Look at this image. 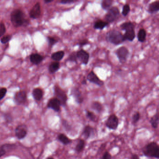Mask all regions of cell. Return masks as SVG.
I'll use <instances>...</instances> for the list:
<instances>
[{"label": "cell", "instance_id": "6da1fadb", "mask_svg": "<svg viewBox=\"0 0 159 159\" xmlns=\"http://www.w3.org/2000/svg\"><path fill=\"white\" fill-rule=\"evenodd\" d=\"M145 156L159 159V146L155 142H151L147 144L142 149Z\"/></svg>", "mask_w": 159, "mask_h": 159}, {"label": "cell", "instance_id": "7a4b0ae2", "mask_svg": "<svg viewBox=\"0 0 159 159\" xmlns=\"http://www.w3.org/2000/svg\"><path fill=\"white\" fill-rule=\"evenodd\" d=\"M106 40L107 41L115 45H119L124 42L123 35L120 31L112 29L107 33Z\"/></svg>", "mask_w": 159, "mask_h": 159}, {"label": "cell", "instance_id": "3957f363", "mask_svg": "<svg viewBox=\"0 0 159 159\" xmlns=\"http://www.w3.org/2000/svg\"><path fill=\"white\" fill-rule=\"evenodd\" d=\"M11 22L15 27L21 26L25 23L24 14L20 9H14L11 14Z\"/></svg>", "mask_w": 159, "mask_h": 159}, {"label": "cell", "instance_id": "277c9868", "mask_svg": "<svg viewBox=\"0 0 159 159\" xmlns=\"http://www.w3.org/2000/svg\"><path fill=\"white\" fill-rule=\"evenodd\" d=\"M120 16V10L117 7L111 8L105 16L106 22H112L117 20Z\"/></svg>", "mask_w": 159, "mask_h": 159}, {"label": "cell", "instance_id": "5b68a950", "mask_svg": "<svg viewBox=\"0 0 159 159\" xmlns=\"http://www.w3.org/2000/svg\"><path fill=\"white\" fill-rule=\"evenodd\" d=\"M54 92L56 98L61 102L62 105L65 106L68 100V97L65 91L59 87L58 85H56L54 87Z\"/></svg>", "mask_w": 159, "mask_h": 159}, {"label": "cell", "instance_id": "8992f818", "mask_svg": "<svg viewBox=\"0 0 159 159\" xmlns=\"http://www.w3.org/2000/svg\"><path fill=\"white\" fill-rule=\"evenodd\" d=\"M116 54L120 63L123 64L127 61L129 52L126 47L122 46L119 48L116 51Z\"/></svg>", "mask_w": 159, "mask_h": 159}, {"label": "cell", "instance_id": "52a82bcc", "mask_svg": "<svg viewBox=\"0 0 159 159\" xmlns=\"http://www.w3.org/2000/svg\"><path fill=\"white\" fill-rule=\"evenodd\" d=\"M119 125V119L115 114L110 115L106 122V126L111 130H115Z\"/></svg>", "mask_w": 159, "mask_h": 159}, {"label": "cell", "instance_id": "ba28073f", "mask_svg": "<svg viewBox=\"0 0 159 159\" xmlns=\"http://www.w3.org/2000/svg\"><path fill=\"white\" fill-rule=\"evenodd\" d=\"M61 102L56 98H51L48 102L47 107L51 109L56 112L60 111L61 109Z\"/></svg>", "mask_w": 159, "mask_h": 159}, {"label": "cell", "instance_id": "9c48e42d", "mask_svg": "<svg viewBox=\"0 0 159 159\" xmlns=\"http://www.w3.org/2000/svg\"><path fill=\"white\" fill-rule=\"evenodd\" d=\"M77 58L83 65H86L89 61V55L87 52L83 50H81L76 52Z\"/></svg>", "mask_w": 159, "mask_h": 159}, {"label": "cell", "instance_id": "30bf717a", "mask_svg": "<svg viewBox=\"0 0 159 159\" xmlns=\"http://www.w3.org/2000/svg\"><path fill=\"white\" fill-rule=\"evenodd\" d=\"M87 80L91 83L95 84L99 86H103L104 84L103 81L100 80L97 76L93 71H91L87 76Z\"/></svg>", "mask_w": 159, "mask_h": 159}, {"label": "cell", "instance_id": "8fae6325", "mask_svg": "<svg viewBox=\"0 0 159 159\" xmlns=\"http://www.w3.org/2000/svg\"><path fill=\"white\" fill-rule=\"evenodd\" d=\"M41 13V5L39 2H37L31 9L30 12V16L32 18L37 19L40 16Z\"/></svg>", "mask_w": 159, "mask_h": 159}, {"label": "cell", "instance_id": "7c38bea8", "mask_svg": "<svg viewBox=\"0 0 159 159\" xmlns=\"http://www.w3.org/2000/svg\"><path fill=\"white\" fill-rule=\"evenodd\" d=\"M14 100L18 104L24 103L27 100V93L24 91H20L15 94Z\"/></svg>", "mask_w": 159, "mask_h": 159}, {"label": "cell", "instance_id": "4fadbf2b", "mask_svg": "<svg viewBox=\"0 0 159 159\" xmlns=\"http://www.w3.org/2000/svg\"><path fill=\"white\" fill-rule=\"evenodd\" d=\"M15 135L18 139H22L24 138L27 134V129L24 125L18 126L15 130Z\"/></svg>", "mask_w": 159, "mask_h": 159}, {"label": "cell", "instance_id": "5bb4252c", "mask_svg": "<svg viewBox=\"0 0 159 159\" xmlns=\"http://www.w3.org/2000/svg\"><path fill=\"white\" fill-rule=\"evenodd\" d=\"M71 91H72V95L75 98L76 101L79 104L82 103L84 98H83L81 92L79 90V89L75 87V88H73Z\"/></svg>", "mask_w": 159, "mask_h": 159}, {"label": "cell", "instance_id": "9a60e30c", "mask_svg": "<svg viewBox=\"0 0 159 159\" xmlns=\"http://www.w3.org/2000/svg\"><path fill=\"white\" fill-rule=\"evenodd\" d=\"M43 56L38 53H33L30 56V60L32 64L37 65L40 64L43 60Z\"/></svg>", "mask_w": 159, "mask_h": 159}, {"label": "cell", "instance_id": "2e32d148", "mask_svg": "<svg viewBox=\"0 0 159 159\" xmlns=\"http://www.w3.org/2000/svg\"><path fill=\"white\" fill-rule=\"evenodd\" d=\"M159 11V1L151 2L148 6V12L150 14H154Z\"/></svg>", "mask_w": 159, "mask_h": 159}, {"label": "cell", "instance_id": "e0dca14e", "mask_svg": "<svg viewBox=\"0 0 159 159\" xmlns=\"http://www.w3.org/2000/svg\"><path fill=\"white\" fill-rule=\"evenodd\" d=\"M135 29L126 31L123 35V39L124 41H129L130 42H132L135 39Z\"/></svg>", "mask_w": 159, "mask_h": 159}, {"label": "cell", "instance_id": "ac0fdd59", "mask_svg": "<svg viewBox=\"0 0 159 159\" xmlns=\"http://www.w3.org/2000/svg\"><path fill=\"white\" fill-rule=\"evenodd\" d=\"M32 95L36 101H41L43 96V92L40 88H35L33 91Z\"/></svg>", "mask_w": 159, "mask_h": 159}, {"label": "cell", "instance_id": "d6986e66", "mask_svg": "<svg viewBox=\"0 0 159 159\" xmlns=\"http://www.w3.org/2000/svg\"><path fill=\"white\" fill-rule=\"evenodd\" d=\"M64 55H65V53L63 51H58L52 54L51 58L54 61L58 62L63 58Z\"/></svg>", "mask_w": 159, "mask_h": 159}, {"label": "cell", "instance_id": "ffe728a7", "mask_svg": "<svg viewBox=\"0 0 159 159\" xmlns=\"http://www.w3.org/2000/svg\"><path fill=\"white\" fill-rule=\"evenodd\" d=\"M147 32L144 28H142L139 30L137 34V38L141 43H144L146 40Z\"/></svg>", "mask_w": 159, "mask_h": 159}, {"label": "cell", "instance_id": "44dd1931", "mask_svg": "<svg viewBox=\"0 0 159 159\" xmlns=\"http://www.w3.org/2000/svg\"><path fill=\"white\" fill-rule=\"evenodd\" d=\"M135 25L131 22H127L122 23L120 25V28L123 31H128L132 29H135Z\"/></svg>", "mask_w": 159, "mask_h": 159}, {"label": "cell", "instance_id": "7402d4cb", "mask_svg": "<svg viewBox=\"0 0 159 159\" xmlns=\"http://www.w3.org/2000/svg\"><path fill=\"white\" fill-rule=\"evenodd\" d=\"M58 140L65 145H68L72 142V141L68 138L66 135L63 134H61L58 135Z\"/></svg>", "mask_w": 159, "mask_h": 159}, {"label": "cell", "instance_id": "603a6c76", "mask_svg": "<svg viewBox=\"0 0 159 159\" xmlns=\"http://www.w3.org/2000/svg\"><path fill=\"white\" fill-rule=\"evenodd\" d=\"M109 25V23H107L106 22H104L103 21L98 20L95 22L94 28L95 29H99L102 30L105 28L106 27Z\"/></svg>", "mask_w": 159, "mask_h": 159}, {"label": "cell", "instance_id": "cb8c5ba5", "mask_svg": "<svg viewBox=\"0 0 159 159\" xmlns=\"http://www.w3.org/2000/svg\"><path fill=\"white\" fill-rule=\"evenodd\" d=\"M93 131V128L90 126H86L84 128L82 134L85 139H88L90 137Z\"/></svg>", "mask_w": 159, "mask_h": 159}, {"label": "cell", "instance_id": "d4e9b609", "mask_svg": "<svg viewBox=\"0 0 159 159\" xmlns=\"http://www.w3.org/2000/svg\"><path fill=\"white\" fill-rule=\"evenodd\" d=\"M60 68V64L59 62H55L51 63L49 67V71L50 73H53L56 72Z\"/></svg>", "mask_w": 159, "mask_h": 159}, {"label": "cell", "instance_id": "484cf974", "mask_svg": "<svg viewBox=\"0 0 159 159\" xmlns=\"http://www.w3.org/2000/svg\"><path fill=\"white\" fill-rule=\"evenodd\" d=\"M149 122L153 128L156 129L158 128V125H159V118L157 114H155L154 115L151 117Z\"/></svg>", "mask_w": 159, "mask_h": 159}, {"label": "cell", "instance_id": "4316f807", "mask_svg": "<svg viewBox=\"0 0 159 159\" xmlns=\"http://www.w3.org/2000/svg\"><path fill=\"white\" fill-rule=\"evenodd\" d=\"M112 3V0H103L101 2V7L104 10H109L111 8Z\"/></svg>", "mask_w": 159, "mask_h": 159}, {"label": "cell", "instance_id": "83f0119b", "mask_svg": "<svg viewBox=\"0 0 159 159\" xmlns=\"http://www.w3.org/2000/svg\"><path fill=\"white\" fill-rule=\"evenodd\" d=\"M85 141L83 140H80L75 147V151L77 153H80L84 149L85 147Z\"/></svg>", "mask_w": 159, "mask_h": 159}, {"label": "cell", "instance_id": "f1b7e54d", "mask_svg": "<svg viewBox=\"0 0 159 159\" xmlns=\"http://www.w3.org/2000/svg\"><path fill=\"white\" fill-rule=\"evenodd\" d=\"M91 107L93 109L96 111L98 113H100V112H101L103 111V105H102V104L100 103L99 102H94L92 104Z\"/></svg>", "mask_w": 159, "mask_h": 159}, {"label": "cell", "instance_id": "f546056e", "mask_svg": "<svg viewBox=\"0 0 159 159\" xmlns=\"http://www.w3.org/2000/svg\"><path fill=\"white\" fill-rule=\"evenodd\" d=\"M130 11V7L129 4H126L124 5L123 7L122 8V14L123 16H126Z\"/></svg>", "mask_w": 159, "mask_h": 159}, {"label": "cell", "instance_id": "4dcf8cb0", "mask_svg": "<svg viewBox=\"0 0 159 159\" xmlns=\"http://www.w3.org/2000/svg\"><path fill=\"white\" fill-rule=\"evenodd\" d=\"M47 39H48L49 46L51 47H53L55 44L58 42V40L52 37H47Z\"/></svg>", "mask_w": 159, "mask_h": 159}, {"label": "cell", "instance_id": "1f68e13d", "mask_svg": "<svg viewBox=\"0 0 159 159\" xmlns=\"http://www.w3.org/2000/svg\"><path fill=\"white\" fill-rule=\"evenodd\" d=\"M68 60V61H71V62L77 63V55H76V52H72V53L69 55Z\"/></svg>", "mask_w": 159, "mask_h": 159}, {"label": "cell", "instance_id": "d6a6232c", "mask_svg": "<svg viewBox=\"0 0 159 159\" xmlns=\"http://www.w3.org/2000/svg\"><path fill=\"white\" fill-rule=\"evenodd\" d=\"M140 117H141V115H140V113L139 112H136L133 116V118H132V121H133V123L135 124L137 123L138 122V121L140 120Z\"/></svg>", "mask_w": 159, "mask_h": 159}, {"label": "cell", "instance_id": "836d02e7", "mask_svg": "<svg viewBox=\"0 0 159 159\" xmlns=\"http://www.w3.org/2000/svg\"><path fill=\"white\" fill-rule=\"evenodd\" d=\"M86 116L88 119H89L90 121H94L96 119L95 115L93 112L89 111H87Z\"/></svg>", "mask_w": 159, "mask_h": 159}, {"label": "cell", "instance_id": "e575fe53", "mask_svg": "<svg viewBox=\"0 0 159 159\" xmlns=\"http://www.w3.org/2000/svg\"><path fill=\"white\" fill-rule=\"evenodd\" d=\"M11 38L12 37H11V35H6V36H3L1 39V42L3 44H7L10 40Z\"/></svg>", "mask_w": 159, "mask_h": 159}, {"label": "cell", "instance_id": "d590c367", "mask_svg": "<svg viewBox=\"0 0 159 159\" xmlns=\"http://www.w3.org/2000/svg\"><path fill=\"white\" fill-rule=\"evenodd\" d=\"M6 28L4 23H0V38H1L4 35V34L6 32Z\"/></svg>", "mask_w": 159, "mask_h": 159}, {"label": "cell", "instance_id": "8d00e7d4", "mask_svg": "<svg viewBox=\"0 0 159 159\" xmlns=\"http://www.w3.org/2000/svg\"><path fill=\"white\" fill-rule=\"evenodd\" d=\"M2 146H3V148L6 152L8 150L14 149L15 147V145L14 144H5V145H2Z\"/></svg>", "mask_w": 159, "mask_h": 159}, {"label": "cell", "instance_id": "74e56055", "mask_svg": "<svg viewBox=\"0 0 159 159\" xmlns=\"http://www.w3.org/2000/svg\"><path fill=\"white\" fill-rule=\"evenodd\" d=\"M7 92V90L6 88H2L0 89V100L2 99L5 97Z\"/></svg>", "mask_w": 159, "mask_h": 159}, {"label": "cell", "instance_id": "f35d334b", "mask_svg": "<svg viewBox=\"0 0 159 159\" xmlns=\"http://www.w3.org/2000/svg\"><path fill=\"white\" fill-rule=\"evenodd\" d=\"M111 155L109 152H106L104 154L101 159H111Z\"/></svg>", "mask_w": 159, "mask_h": 159}, {"label": "cell", "instance_id": "ab89813d", "mask_svg": "<svg viewBox=\"0 0 159 159\" xmlns=\"http://www.w3.org/2000/svg\"><path fill=\"white\" fill-rule=\"evenodd\" d=\"M88 43H89V41H88L87 40L84 39L81 41V42L79 43V45H80V46L82 47L83 46L85 45H87Z\"/></svg>", "mask_w": 159, "mask_h": 159}, {"label": "cell", "instance_id": "60d3db41", "mask_svg": "<svg viewBox=\"0 0 159 159\" xmlns=\"http://www.w3.org/2000/svg\"><path fill=\"white\" fill-rule=\"evenodd\" d=\"M76 1L75 0H62L60 2L62 4H67V3H73Z\"/></svg>", "mask_w": 159, "mask_h": 159}, {"label": "cell", "instance_id": "b9f144b4", "mask_svg": "<svg viewBox=\"0 0 159 159\" xmlns=\"http://www.w3.org/2000/svg\"><path fill=\"white\" fill-rule=\"evenodd\" d=\"M6 152L5 151V149L3 148V146H0V157L6 154Z\"/></svg>", "mask_w": 159, "mask_h": 159}, {"label": "cell", "instance_id": "7bdbcfd3", "mask_svg": "<svg viewBox=\"0 0 159 159\" xmlns=\"http://www.w3.org/2000/svg\"><path fill=\"white\" fill-rule=\"evenodd\" d=\"M131 159H140V157L137 154H133L131 156Z\"/></svg>", "mask_w": 159, "mask_h": 159}, {"label": "cell", "instance_id": "ee69618b", "mask_svg": "<svg viewBox=\"0 0 159 159\" xmlns=\"http://www.w3.org/2000/svg\"><path fill=\"white\" fill-rule=\"evenodd\" d=\"M53 2V0H45L44 2L46 3H50Z\"/></svg>", "mask_w": 159, "mask_h": 159}, {"label": "cell", "instance_id": "f6af8a7d", "mask_svg": "<svg viewBox=\"0 0 159 159\" xmlns=\"http://www.w3.org/2000/svg\"><path fill=\"white\" fill-rule=\"evenodd\" d=\"M82 84H87V81L86 79H84L83 81H82Z\"/></svg>", "mask_w": 159, "mask_h": 159}, {"label": "cell", "instance_id": "bcb514c9", "mask_svg": "<svg viewBox=\"0 0 159 159\" xmlns=\"http://www.w3.org/2000/svg\"><path fill=\"white\" fill-rule=\"evenodd\" d=\"M157 114V115H158V118H159V109L157 110V112L156 113Z\"/></svg>", "mask_w": 159, "mask_h": 159}, {"label": "cell", "instance_id": "7dc6e473", "mask_svg": "<svg viewBox=\"0 0 159 159\" xmlns=\"http://www.w3.org/2000/svg\"><path fill=\"white\" fill-rule=\"evenodd\" d=\"M47 159H54V158H52V157H49V158H47Z\"/></svg>", "mask_w": 159, "mask_h": 159}]
</instances>
